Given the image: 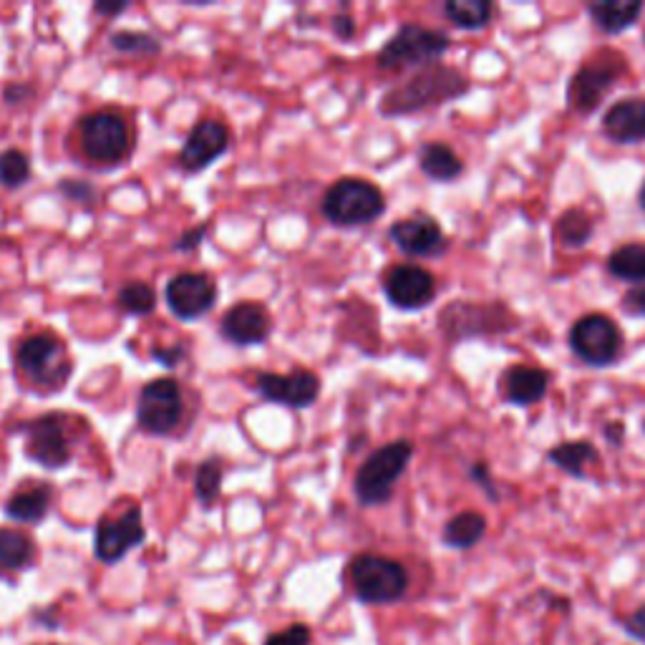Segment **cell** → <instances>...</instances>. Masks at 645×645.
Returning a JSON list of instances; mask_svg holds the SVG:
<instances>
[{
  "mask_svg": "<svg viewBox=\"0 0 645 645\" xmlns=\"http://www.w3.org/2000/svg\"><path fill=\"white\" fill-rule=\"evenodd\" d=\"M467 88V79L459 71L434 63V67H427L421 73H416L414 79H408L406 84L396 86L394 92L383 96L381 111L389 114V117H402V114H414L427 109V106L452 101Z\"/></svg>",
  "mask_w": 645,
  "mask_h": 645,
  "instance_id": "cell-1",
  "label": "cell"
},
{
  "mask_svg": "<svg viewBox=\"0 0 645 645\" xmlns=\"http://www.w3.org/2000/svg\"><path fill=\"white\" fill-rule=\"evenodd\" d=\"M414 456V444L406 439L391 442L375 452L356 471L354 492L363 507H379L394 497L398 477L404 475Z\"/></svg>",
  "mask_w": 645,
  "mask_h": 645,
  "instance_id": "cell-2",
  "label": "cell"
},
{
  "mask_svg": "<svg viewBox=\"0 0 645 645\" xmlns=\"http://www.w3.org/2000/svg\"><path fill=\"white\" fill-rule=\"evenodd\" d=\"M386 212L383 192L369 179L343 177L329 187L323 198V215L338 227L369 225Z\"/></svg>",
  "mask_w": 645,
  "mask_h": 645,
  "instance_id": "cell-3",
  "label": "cell"
},
{
  "mask_svg": "<svg viewBox=\"0 0 645 645\" xmlns=\"http://www.w3.org/2000/svg\"><path fill=\"white\" fill-rule=\"evenodd\" d=\"M348 583L356 598L371 606L396 602L404 598L408 573L402 562L381 558V554H358L348 565Z\"/></svg>",
  "mask_w": 645,
  "mask_h": 645,
  "instance_id": "cell-4",
  "label": "cell"
},
{
  "mask_svg": "<svg viewBox=\"0 0 645 645\" xmlns=\"http://www.w3.org/2000/svg\"><path fill=\"white\" fill-rule=\"evenodd\" d=\"M449 51V36L444 31L423 28L416 23H406L389 38V44L379 51V67L398 71L408 67H434L437 59Z\"/></svg>",
  "mask_w": 645,
  "mask_h": 645,
  "instance_id": "cell-5",
  "label": "cell"
},
{
  "mask_svg": "<svg viewBox=\"0 0 645 645\" xmlns=\"http://www.w3.org/2000/svg\"><path fill=\"white\" fill-rule=\"evenodd\" d=\"M19 369L28 375L31 381L40 383L46 389H59L71 373V361L67 358L63 343L51 336V333H36L21 343L15 350Z\"/></svg>",
  "mask_w": 645,
  "mask_h": 645,
  "instance_id": "cell-6",
  "label": "cell"
},
{
  "mask_svg": "<svg viewBox=\"0 0 645 645\" xmlns=\"http://www.w3.org/2000/svg\"><path fill=\"white\" fill-rule=\"evenodd\" d=\"M620 346H623V338H620L616 321L608 315H583L573 325V331H570V348H573V354L583 363L595 366V369L616 363V358L620 356Z\"/></svg>",
  "mask_w": 645,
  "mask_h": 645,
  "instance_id": "cell-7",
  "label": "cell"
},
{
  "mask_svg": "<svg viewBox=\"0 0 645 645\" xmlns=\"http://www.w3.org/2000/svg\"><path fill=\"white\" fill-rule=\"evenodd\" d=\"M182 389L175 379H157L146 383L139 394L136 404V421L146 434L167 437L177 429L182 419Z\"/></svg>",
  "mask_w": 645,
  "mask_h": 645,
  "instance_id": "cell-8",
  "label": "cell"
},
{
  "mask_svg": "<svg viewBox=\"0 0 645 645\" xmlns=\"http://www.w3.org/2000/svg\"><path fill=\"white\" fill-rule=\"evenodd\" d=\"M81 146L99 165H119L132 150L127 121L111 111L92 114L81 121Z\"/></svg>",
  "mask_w": 645,
  "mask_h": 645,
  "instance_id": "cell-9",
  "label": "cell"
},
{
  "mask_svg": "<svg viewBox=\"0 0 645 645\" xmlns=\"http://www.w3.org/2000/svg\"><path fill=\"white\" fill-rule=\"evenodd\" d=\"M252 386L267 402L288 408H308L321 396V379L308 369H296L290 373H258Z\"/></svg>",
  "mask_w": 645,
  "mask_h": 645,
  "instance_id": "cell-10",
  "label": "cell"
},
{
  "mask_svg": "<svg viewBox=\"0 0 645 645\" xmlns=\"http://www.w3.org/2000/svg\"><path fill=\"white\" fill-rule=\"evenodd\" d=\"M26 454L44 469H63L71 462V442L63 416L46 414L26 423Z\"/></svg>",
  "mask_w": 645,
  "mask_h": 645,
  "instance_id": "cell-11",
  "label": "cell"
},
{
  "mask_svg": "<svg viewBox=\"0 0 645 645\" xmlns=\"http://www.w3.org/2000/svg\"><path fill=\"white\" fill-rule=\"evenodd\" d=\"M217 300V283L204 273H179L167 283V306L179 321H198Z\"/></svg>",
  "mask_w": 645,
  "mask_h": 645,
  "instance_id": "cell-12",
  "label": "cell"
},
{
  "mask_svg": "<svg viewBox=\"0 0 645 645\" xmlns=\"http://www.w3.org/2000/svg\"><path fill=\"white\" fill-rule=\"evenodd\" d=\"M383 292H386L389 303L398 310H419L434 300L437 283L427 267L406 263L391 267L383 280Z\"/></svg>",
  "mask_w": 645,
  "mask_h": 645,
  "instance_id": "cell-13",
  "label": "cell"
},
{
  "mask_svg": "<svg viewBox=\"0 0 645 645\" xmlns=\"http://www.w3.org/2000/svg\"><path fill=\"white\" fill-rule=\"evenodd\" d=\"M142 510L132 507L117 519H101L96 527V558L101 562H119L129 550L144 542Z\"/></svg>",
  "mask_w": 645,
  "mask_h": 645,
  "instance_id": "cell-14",
  "label": "cell"
},
{
  "mask_svg": "<svg viewBox=\"0 0 645 645\" xmlns=\"http://www.w3.org/2000/svg\"><path fill=\"white\" fill-rule=\"evenodd\" d=\"M620 71L618 61H602V59H595L593 63H587V67L580 69L573 81H570V88H568V99L570 106L583 114H590L593 109H598V104L602 101V96H606L612 84H616Z\"/></svg>",
  "mask_w": 645,
  "mask_h": 645,
  "instance_id": "cell-15",
  "label": "cell"
},
{
  "mask_svg": "<svg viewBox=\"0 0 645 645\" xmlns=\"http://www.w3.org/2000/svg\"><path fill=\"white\" fill-rule=\"evenodd\" d=\"M227 150H230V129L217 119H202L187 136L182 152H179V165L187 171L207 169Z\"/></svg>",
  "mask_w": 645,
  "mask_h": 645,
  "instance_id": "cell-16",
  "label": "cell"
},
{
  "mask_svg": "<svg viewBox=\"0 0 645 645\" xmlns=\"http://www.w3.org/2000/svg\"><path fill=\"white\" fill-rule=\"evenodd\" d=\"M389 238L396 242V248L411 258H431L444 250L446 238L434 217L416 215L394 223L389 230Z\"/></svg>",
  "mask_w": 645,
  "mask_h": 645,
  "instance_id": "cell-17",
  "label": "cell"
},
{
  "mask_svg": "<svg viewBox=\"0 0 645 645\" xmlns=\"http://www.w3.org/2000/svg\"><path fill=\"white\" fill-rule=\"evenodd\" d=\"M273 331V321L267 315V310L260 303H238L227 310L219 323V333L225 341H230L232 346H260L265 343Z\"/></svg>",
  "mask_w": 645,
  "mask_h": 645,
  "instance_id": "cell-18",
  "label": "cell"
},
{
  "mask_svg": "<svg viewBox=\"0 0 645 645\" xmlns=\"http://www.w3.org/2000/svg\"><path fill=\"white\" fill-rule=\"evenodd\" d=\"M550 389V373L535 366H512L500 375V394L507 404L533 406L542 402Z\"/></svg>",
  "mask_w": 645,
  "mask_h": 645,
  "instance_id": "cell-19",
  "label": "cell"
},
{
  "mask_svg": "<svg viewBox=\"0 0 645 645\" xmlns=\"http://www.w3.org/2000/svg\"><path fill=\"white\" fill-rule=\"evenodd\" d=\"M602 132L618 144L645 142V99H623L612 104L602 119Z\"/></svg>",
  "mask_w": 645,
  "mask_h": 645,
  "instance_id": "cell-20",
  "label": "cell"
},
{
  "mask_svg": "<svg viewBox=\"0 0 645 645\" xmlns=\"http://www.w3.org/2000/svg\"><path fill=\"white\" fill-rule=\"evenodd\" d=\"M587 13L593 15L595 26L606 34L616 36L631 28L638 15L643 13L641 0H598V3L587 5Z\"/></svg>",
  "mask_w": 645,
  "mask_h": 645,
  "instance_id": "cell-21",
  "label": "cell"
},
{
  "mask_svg": "<svg viewBox=\"0 0 645 645\" xmlns=\"http://www.w3.org/2000/svg\"><path fill=\"white\" fill-rule=\"evenodd\" d=\"M419 167L423 175L434 182H454L464 171L462 159L449 144L442 142H427L419 150Z\"/></svg>",
  "mask_w": 645,
  "mask_h": 645,
  "instance_id": "cell-22",
  "label": "cell"
},
{
  "mask_svg": "<svg viewBox=\"0 0 645 645\" xmlns=\"http://www.w3.org/2000/svg\"><path fill=\"white\" fill-rule=\"evenodd\" d=\"M598 449L587 439H575V442H562L554 449H550V462L565 471V475L583 479L587 469L598 462Z\"/></svg>",
  "mask_w": 645,
  "mask_h": 645,
  "instance_id": "cell-23",
  "label": "cell"
},
{
  "mask_svg": "<svg viewBox=\"0 0 645 645\" xmlns=\"http://www.w3.org/2000/svg\"><path fill=\"white\" fill-rule=\"evenodd\" d=\"M48 507H51V489L46 485H34L15 492L11 500L5 502V514L15 522H40L46 517Z\"/></svg>",
  "mask_w": 645,
  "mask_h": 645,
  "instance_id": "cell-24",
  "label": "cell"
},
{
  "mask_svg": "<svg viewBox=\"0 0 645 645\" xmlns=\"http://www.w3.org/2000/svg\"><path fill=\"white\" fill-rule=\"evenodd\" d=\"M487 533V519L479 512H462L446 522L444 527V545L454 550H469L475 547Z\"/></svg>",
  "mask_w": 645,
  "mask_h": 645,
  "instance_id": "cell-25",
  "label": "cell"
},
{
  "mask_svg": "<svg viewBox=\"0 0 645 645\" xmlns=\"http://www.w3.org/2000/svg\"><path fill=\"white\" fill-rule=\"evenodd\" d=\"M446 19L454 23L456 28L464 31H479L489 26L492 21L494 5L489 0H449L444 5Z\"/></svg>",
  "mask_w": 645,
  "mask_h": 645,
  "instance_id": "cell-26",
  "label": "cell"
},
{
  "mask_svg": "<svg viewBox=\"0 0 645 645\" xmlns=\"http://www.w3.org/2000/svg\"><path fill=\"white\" fill-rule=\"evenodd\" d=\"M608 271L625 283L645 285V242L618 248L608 260Z\"/></svg>",
  "mask_w": 645,
  "mask_h": 645,
  "instance_id": "cell-27",
  "label": "cell"
},
{
  "mask_svg": "<svg viewBox=\"0 0 645 645\" xmlns=\"http://www.w3.org/2000/svg\"><path fill=\"white\" fill-rule=\"evenodd\" d=\"M34 560V542L19 529H0V570H23Z\"/></svg>",
  "mask_w": 645,
  "mask_h": 645,
  "instance_id": "cell-28",
  "label": "cell"
},
{
  "mask_svg": "<svg viewBox=\"0 0 645 645\" xmlns=\"http://www.w3.org/2000/svg\"><path fill=\"white\" fill-rule=\"evenodd\" d=\"M593 230L595 223L585 210H568L558 219V238L565 248H583V244L590 242Z\"/></svg>",
  "mask_w": 645,
  "mask_h": 645,
  "instance_id": "cell-29",
  "label": "cell"
},
{
  "mask_svg": "<svg viewBox=\"0 0 645 645\" xmlns=\"http://www.w3.org/2000/svg\"><path fill=\"white\" fill-rule=\"evenodd\" d=\"M194 492H198V500L204 507L217 502L219 492H223V462H219L217 456L204 459L198 467V475H194Z\"/></svg>",
  "mask_w": 645,
  "mask_h": 645,
  "instance_id": "cell-30",
  "label": "cell"
},
{
  "mask_svg": "<svg viewBox=\"0 0 645 645\" xmlns=\"http://www.w3.org/2000/svg\"><path fill=\"white\" fill-rule=\"evenodd\" d=\"M119 308L129 315H150L157 308V292L146 283H127L119 290Z\"/></svg>",
  "mask_w": 645,
  "mask_h": 645,
  "instance_id": "cell-31",
  "label": "cell"
},
{
  "mask_svg": "<svg viewBox=\"0 0 645 645\" xmlns=\"http://www.w3.org/2000/svg\"><path fill=\"white\" fill-rule=\"evenodd\" d=\"M31 177V162L21 150H5L0 152V184L5 190H19L28 182Z\"/></svg>",
  "mask_w": 645,
  "mask_h": 645,
  "instance_id": "cell-32",
  "label": "cell"
},
{
  "mask_svg": "<svg viewBox=\"0 0 645 645\" xmlns=\"http://www.w3.org/2000/svg\"><path fill=\"white\" fill-rule=\"evenodd\" d=\"M111 46L121 53L134 56H157L162 51V44L150 34H136V31H117L111 34Z\"/></svg>",
  "mask_w": 645,
  "mask_h": 645,
  "instance_id": "cell-33",
  "label": "cell"
},
{
  "mask_svg": "<svg viewBox=\"0 0 645 645\" xmlns=\"http://www.w3.org/2000/svg\"><path fill=\"white\" fill-rule=\"evenodd\" d=\"M265 645H310V631L308 625H290L285 631L271 635Z\"/></svg>",
  "mask_w": 645,
  "mask_h": 645,
  "instance_id": "cell-34",
  "label": "cell"
},
{
  "mask_svg": "<svg viewBox=\"0 0 645 645\" xmlns=\"http://www.w3.org/2000/svg\"><path fill=\"white\" fill-rule=\"evenodd\" d=\"M623 310H625L628 315L645 318V285H635L633 290L625 292Z\"/></svg>",
  "mask_w": 645,
  "mask_h": 645,
  "instance_id": "cell-35",
  "label": "cell"
},
{
  "mask_svg": "<svg viewBox=\"0 0 645 645\" xmlns=\"http://www.w3.org/2000/svg\"><path fill=\"white\" fill-rule=\"evenodd\" d=\"M61 192L69 194L71 200L84 202V204H88V202L94 200V190L86 182H81V179H63V182H61Z\"/></svg>",
  "mask_w": 645,
  "mask_h": 645,
  "instance_id": "cell-36",
  "label": "cell"
},
{
  "mask_svg": "<svg viewBox=\"0 0 645 645\" xmlns=\"http://www.w3.org/2000/svg\"><path fill=\"white\" fill-rule=\"evenodd\" d=\"M152 356L157 358L162 366H167V369H175V366L184 361L187 348L182 346V343H177V346H171V348H154Z\"/></svg>",
  "mask_w": 645,
  "mask_h": 645,
  "instance_id": "cell-37",
  "label": "cell"
},
{
  "mask_svg": "<svg viewBox=\"0 0 645 645\" xmlns=\"http://www.w3.org/2000/svg\"><path fill=\"white\" fill-rule=\"evenodd\" d=\"M623 628H625V633L633 635L635 641L645 643V606H641L638 610L631 612V616L623 620Z\"/></svg>",
  "mask_w": 645,
  "mask_h": 645,
  "instance_id": "cell-38",
  "label": "cell"
},
{
  "mask_svg": "<svg viewBox=\"0 0 645 645\" xmlns=\"http://www.w3.org/2000/svg\"><path fill=\"white\" fill-rule=\"evenodd\" d=\"M204 235H207V225H200V227H194V230H187L182 238L175 242V250H179V252L194 250L202 242Z\"/></svg>",
  "mask_w": 645,
  "mask_h": 645,
  "instance_id": "cell-39",
  "label": "cell"
},
{
  "mask_svg": "<svg viewBox=\"0 0 645 645\" xmlns=\"http://www.w3.org/2000/svg\"><path fill=\"white\" fill-rule=\"evenodd\" d=\"M471 477H475L479 481L481 489H487V494L492 497V500H497V492H494V487H492V477H489V469H487L485 462H477L475 464V469H471Z\"/></svg>",
  "mask_w": 645,
  "mask_h": 645,
  "instance_id": "cell-40",
  "label": "cell"
},
{
  "mask_svg": "<svg viewBox=\"0 0 645 645\" xmlns=\"http://www.w3.org/2000/svg\"><path fill=\"white\" fill-rule=\"evenodd\" d=\"M333 31H336V36L341 40L354 38V34H356L354 19H348V15H336V19H333Z\"/></svg>",
  "mask_w": 645,
  "mask_h": 645,
  "instance_id": "cell-41",
  "label": "cell"
},
{
  "mask_svg": "<svg viewBox=\"0 0 645 645\" xmlns=\"http://www.w3.org/2000/svg\"><path fill=\"white\" fill-rule=\"evenodd\" d=\"M127 8H129V3H96L94 11L99 15H119V13H124Z\"/></svg>",
  "mask_w": 645,
  "mask_h": 645,
  "instance_id": "cell-42",
  "label": "cell"
},
{
  "mask_svg": "<svg viewBox=\"0 0 645 645\" xmlns=\"http://www.w3.org/2000/svg\"><path fill=\"white\" fill-rule=\"evenodd\" d=\"M28 94H31V88H28V86H23V84H13V86H8V88H5V99H8V104H19L21 96H28Z\"/></svg>",
  "mask_w": 645,
  "mask_h": 645,
  "instance_id": "cell-43",
  "label": "cell"
},
{
  "mask_svg": "<svg viewBox=\"0 0 645 645\" xmlns=\"http://www.w3.org/2000/svg\"><path fill=\"white\" fill-rule=\"evenodd\" d=\"M602 431H606V434L610 437L612 446H620V434H623V431H620V427H606Z\"/></svg>",
  "mask_w": 645,
  "mask_h": 645,
  "instance_id": "cell-44",
  "label": "cell"
},
{
  "mask_svg": "<svg viewBox=\"0 0 645 645\" xmlns=\"http://www.w3.org/2000/svg\"><path fill=\"white\" fill-rule=\"evenodd\" d=\"M638 204H641V210L645 212V182L641 184V192H638Z\"/></svg>",
  "mask_w": 645,
  "mask_h": 645,
  "instance_id": "cell-45",
  "label": "cell"
},
{
  "mask_svg": "<svg viewBox=\"0 0 645 645\" xmlns=\"http://www.w3.org/2000/svg\"><path fill=\"white\" fill-rule=\"evenodd\" d=\"M643 431H645V421H643Z\"/></svg>",
  "mask_w": 645,
  "mask_h": 645,
  "instance_id": "cell-46",
  "label": "cell"
}]
</instances>
